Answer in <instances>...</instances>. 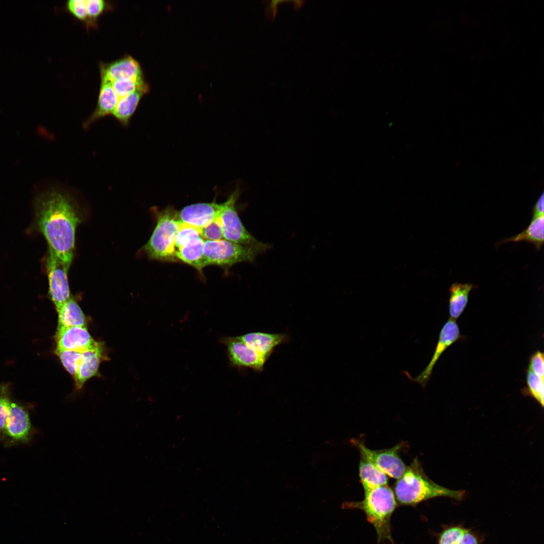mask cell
<instances>
[{
	"instance_id": "obj_28",
	"label": "cell",
	"mask_w": 544,
	"mask_h": 544,
	"mask_svg": "<svg viewBox=\"0 0 544 544\" xmlns=\"http://www.w3.org/2000/svg\"><path fill=\"white\" fill-rule=\"evenodd\" d=\"M65 8L77 19L82 21L87 29L90 28L86 0L67 1Z\"/></svg>"
},
{
	"instance_id": "obj_3",
	"label": "cell",
	"mask_w": 544,
	"mask_h": 544,
	"mask_svg": "<svg viewBox=\"0 0 544 544\" xmlns=\"http://www.w3.org/2000/svg\"><path fill=\"white\" fill-rule=\"evenodd\" d=\"M397 502L393 490L387 485L365 492L364 499L359 502L343 503V508H358L365 514L367 520L375 529L378 542H392L391 517Z\"/></svg>"
},
{
	"instance_id": "obj_20",
	"label": "cell",
	"mask_w": 544,
	"mask_h": 544,
	"mask_svg": "<svg viewBox=\"0 0 544 544\" xmlns=\"http://www.w3.org/2000/svg\"><path fill=\"white\" fill-rule=\"evenodd\" d=\"M359 478L364 492L375 488L387 485V475L372 462L361 456L359 465Z\"/></svg>"
},
{
	"instance_id": "obj_33",
	"label": "cell",
	"mask_w": 544,
	"mask_h": 544,
	"mask_svg": "<svg viewBox=\"0 0 544 544\" xmlns=\"http://www.w3.org/2000/svg\"><path fill=\"white\" fill-rule=\"evenodd\" d=\"M281 2L282 1H272L268 5L267 9L269 11L271 12L270 14L272 15L273 17H274L276 13L277 5Z\"/></svg>"
},
{
	"instance_id": "obj_27",
	"label": "cell",
	"mask_w": 544,
	"mask_h": 544,
	"mask_svg": "<svg viewBox=\"0 0 544 544\" xmlns=\"http://www.w3.org/2000/svg\"><path fill=\"white\" fill-rule=\"evenodd\" d=\"M56 353L66 370L75 377L81 363L82 352L56 349Z\"/></svg>"
},
{
	"instance_id": "obj_29",
	"label": "cell",
	"mask_w": 544,
	"mask_h": 544,
	"mask_svg": "<svg viewBox=\"0 0 544 544\" xmlns=\"http://www.w3.org/2000/svg\"><path fill=\"white\" fill-rule=\"evenodd\" d=\"M200 232L205 240L215 241L224 239L223 228L219 217L200 229Z\"/></svg>"
},
{
	"instance_id": "obj_5",
	"label": "cell",
	"mask_w": 544,
	"mask_h": 544,
	"mask_svg": "<svg viewBox=\"0 0 544 544\" xmlns=\"http://www.w3.org/2000/svg\"><path fill=\"white\" fill-rule=\"evenodd\" d=\"M265 243L261 246H251L236 243L225 239L205 240L203 266L209 265L231 266L241 262H253L260 253L269 249Z\"/></svg>"
},
{
	"instance_id": "obj_24",
	"label": "cell",
	"mask_w": 544,
	"mask_h": 544,
	"mask_svg": "<svg viewBox=\"0 0 544 544\" xmlns=\"http://www.w3.org/2000/svg\"><path fill=\"white\" fill-rule=\"evenodd\" d=\"M438 544H479L476 537L468 529L455 526L444 529Z\"/></svg>"
},
{
	"instance_id": "obj_8",
	"label": "cell",
	"mask_w": 544,
	"mask_h": 544,
	"mask_svg": "<svg viewBox=\"0 0 544 544\" xmlns=\"http://www.w3.org/2000/svg\"><path fill=\"white\" fill-rule=\"evenodd\" d=\"M46 266L49 283V294L58 312L71 298L67 277L69 268L62 264L49 248Z\"/></svg>"
},
{
	"instance_id": "obj_19",
	"label": "cell",
	"mask_w": 544,
	"mask_h": 544,
	"mask_svg": "<svg viewBox=\"0 0 544 544\" xmlns=\"http://www.w3.org/2000/svg\"><path fill=\"white\" fill-rule=\"evenodd\" d=\"M474 288L471 283H454L451 285L449 299L450 318L456 320L462 314L468 303L469 293Z\"/></svg>"
},
{
	"instance_id": "obj_31",
	"label": "cell",
	"mask_w": 544,
	"mask_h": 544,
	"mask_svg": "<svg viewBox=\"0 0 544 544\" xmlns=\"http://www.w3.org/2000/svg\"><path fill=\"white\" fill-rule=\"evenodd\" d=\"M11 401L5 393L0 394V437L4 434L6 422L9 415Z\"/></svg>"
},
{
	"instance_id": "obj_22",
	"label": "cell",
	"mask_w": 544,
	"mask_h": 544,
	"mask_svg": "<svg viewBox=\"0 0 544 544\" xmlns=\"http://www.w3.org/2000/svg\"><path fill=\"white\" fill-rule=\"evenodd\" d=\"M543 216L532 219L528 227L521 233L500 242L524 241L532 244L537 250H540L543 244Z\"/></svg>"
},
{
	"instance_id": "obj_15",
	"label": "cell",
	"mask_w": 544,
	"mask_h": 544,
	"mask_svg": "<svg viewBox=\"0 0 544 544\" xmlns=\"http://www.w3.org/2000/svg\"><path fill=\"white\" fill-rule=\"evenodd\" d=\"M238 337L267 361L278 346L286 343L289 336L284 333L253 332Z\"/></svg>"
},
{
	"instance_id": "obj_4",
	"label": "cell",
	"mask_w": 544,
	"mask_h": 544,
	"mask_svg": "<svg viewBox=\"0 0 544 544\" xmlns=\"http://www.w3.org/2000/svg\"><path fill=\"white\" fill-rule=\"evenodd\" d=\"M157 224L150 239L144 247L148 256L161 261H178L175 242L181 222L178 213L172 207L157 212Z\"/></svg>"
},
{
	"instance_id": "obj_2",
	"label": "cell",
	"mask_w": 544,
	"mask_h": 544,
	"mask_svg": "<svg viewBox=\"0 0 544 544\" xmlns=\"http://www.w3.org/2000/svg\"><path fill=\"white\" fill-rule=\"evenodd\" d=\"M400 505L416 506L436 497H445L459 500L465 492L453 490L441 486L430 480L425 473L417 457L407 466L403 475L395 483L393 490Z\"/></svg>"
},
{
	"instance_id": "obj_23",
	"label": "cell",
	"mask_w": 544,
	"mask_h": 544,
	"mask_svg": "<svg viewBox=\"0 0 544 544\" xmlns=\"http://www.w3.org/2000/svg\"><path fill=\"white\" fill-rule=\"evenodd\" d=\"M57 327L86 326L84 313L77 302L73 298L67 301L57 312Z\"/></svg>"
},
{
	"instance_id": "obj_10",
	"label": "cell",
	"mask_w": 544,
	"mask_h": 544,
	"mask_svg": "<svg viewBox=\"0 0 544 544\" xmlns=\"http://www.w3.org/2000/svg\"><path fill=\"white\" fill-rule=\"evenodd\" d=\"M225 207V202L197 203L187 206L178 213L179 220L200 229L220 216Z\"/></svg>"
},
{
	"instance_id": "obj_18",
	"label": "cell",
	"mask_w": 544,
	"mask_h": 544,
	"mask_svg": "<svg viewBox=\"0 0 544 544\" xmlns=\"http://www.w3.org/2000/svg\"><path fill=\"white\" fill-rule=\"evenodd\" d=\"M205 240L201 235L197 236L183 244L175 251L178 261L187 263L197 269L203 266V243Z\"/></svg>"
},
{
	"instance_id": "obj_7",
	"label": "cell",
	"mask_w": 544,
	"mask_h": 544,
	"mask_svg": "<svg viewBox=\"0 0 544 544\" xmlns=\"http://www.w3.org/2000/svg\"><path fill=\"white\" fill-rule=\"evenodd\" d=\"M352 442L359 450L361 456L372 462L387 475L397 480L405 471L407 466L399 454L403 443H399L390 448L374 450L367 448L362 441L354 439Z\"/></svg>"
},
{
	"instance_id": "obj_13",
	"label": "cell",
	"mask_w": 544,
	"mask_h": 544,
	"mask_svg": "<svg viewBox=\"0 0 544 544\" xmlns=\"http://www.w3.org/2000/svg\"><path fill=\"white\" fill-rule=\"evenodd\" d=\"M99 65L100 77L109 81L144 79L140 63L128 54H125L120 58L110 62H100Z\"/></svg>"
},
{
	"instance_id": "obj_6",
	"label": "cell",
	"mask_w": 544,
	"mask_h": 544,
	"mask_svg": "<svg viewBox=\"0 0 544 544\" xmlns=\"http://www.w3.org/2000/svg\"><path fill=\"white\" fill-rule=\"evenodd\" d=\"M239 195V189L237 188L225 202V207L220 215L224 239L245 245L263 246L265 243L258 241L246 230L238 216L236 202Z\"/></svg>"
},
{
	"instance_id": "obj_14",
	"label": "cell",
	"mask_w": 544,
	"mask_h": 544,
	"mask_svg": "<svg viewBox=\"0 0 544 544\" xmlns=\"http://www.w3.org/2000/svg\"><path fill=\"white\" fill-rule=\"evenodd\" d=\"M58 350L83 352L96 347L95 342L86 326L57 327L56 333Z\"/></svg>"
},
{
	"instance_id": "obj_11",
	"label": "cell",
	"mask_w": 544,
	"mask_h": 544,
	"mask_svg": "<svg viewBox=\"0 0 544 544\" xmlns=\"http://www.w3.org/2000/svg\"><path fill=\"white\" fill-rule=\"evenodd\" d=\"M460 336L459 328L456 320L449 318L440 330L435 350L428 365L419 375L413 378V380L422 386L425 387L433 369L442 354L458 341Z\"/></svg>"
},
{
	"instance_id": "obj_17",
	"label": "cell",
	"mask_w": 544,
	"mask_h": 544,
	"mask_svg": "<svg viewBox=\"0 0 544 544\" xmlns=\"http://www.w3.org/2000/svg\"><path fill=\"white\" fill-rule=\"evenodd\" d=\"M102 356L101 344L82 352V357L74 377L77 388L80 389L84 383L97 373Z\"/></svg>"
},
{
	"instance_id": "obj_16",
	"label": "cell",
	"mask_w": 544,
	"mask_h": 544,
	"mask_svg": "<svg viewBox=\"0 0 544 544\" xmlns=\"http://www.w3.org/2000/svg\"><path fill=\"white\" fill-rule=\"evenodd\" d=\"M100 86L96 107L92 113L84 121L85 128L89 127L98 119L106 116L112 115L118 102V98L111 82L104 77H100Z\"/></svg>"
},
{
	"instance_id": "obj_25",
	"label": "cell",
	"mask_w": 544,
	"mask_h": 544,
	"mask_svg": "<svg viewBox=\"0 0 544 544\" xmlns=\"http://www.w3.org/2000/svg\"><path fill=\"white\" fill-rule=\"evenodd\" d=\"M526 382L527 391L528 394L536 400L541 407H543L544 403V379H541L532 371L528 369L526 376Z\"/></svg>"
},
{
	"instance_id": "obj_12",
	"label": "cell",
	"mask_w": 544,
	"mask_h": 544,
	"mask_svg": "<svg viewBox=\"0 0 544 544\" xmlns=\"http://www.w3.org/2000/svg\"><path fill=\"white\" fill-rule=\"evenodd\" d=\"M31 432L32 425L28 411L23 406L11 402L4 434L10 441L25 443L29 441Z\"/></svg>"
},
{
	"instance_id": "obj_9",
	"label": "cell",
	"mask_w": 544,
	"mask_h": 544,
	"mask_svg": "<svg viewBox=\"0 0 544 544\" xmlns=\"http://www.w3.org/2000/svg\"><path fill=\"white\" fill-rule=\"evenodd\" d=\"M224 343L231 364L236 367L248 368L261 372L266 362L238 336L227 337Z\"/></svg>"
},
{
	"instance_id": "obj_32",
	"label": "cell",
	"mask_w": 544,
	"mask_h": 544,
	"mask_svg": "<svg viewBox=\"0 0 544 544\" xmlns=\"http://www.w3.org/2000/svg\"><path fill=\"white\" fill-rule=\"evenodd\" d=\"M544 196L542 193L537 199L532 211V219L543 216L544 214Z\"/></svg>"
},
{
	"instance_id": "obj_1",
	"label": "cell",
	"mask_w": 544,
	"mask_h": 544,
	"mask_svg": "<svg viewBox=\"0 0 544 544\" xmlns=\"http://www.w3.org/2000/svg\"><path fill=\"white\" fill-rule=\"evenodd\" d=\"M81 218L76 203L66 193L52 191L38 202L36 223L38 230L49 248L69 268L74 258L76 231Z\"/></svg>"
},
{
	"instance_id": "obj_21",
	"label": "cell",
	"mask_w": 544,
	"mask_h": 544,
	"mask_svg": "<svg viewBox=\"0 0 544 544\" xmlns=\"http://www.w3.org/2000/svg\"><path fill=\"white\" fill-rule=\"evenodd\" d=\"M149 89H139L119 100L112 115L121 125L126 126L134 113L143 96Z\"/></svg>"
},
{
	"instance_id": "obj_26",
	"label": "cell",
	"mask_w": 544,
	"mask_h": 544,
	"mask_svg": "<svg viewBox=\"0 0 544 544\" xmlns=\"http://www.w3.org/2000/svg\"><path fill=\"white\" fill-rule=\"evenodd\" d=\"M90 28H97L99 17L105 12L112 10L113 5L105 0H86Z\"/></svg>"
},
{
	"instance_id": "obj_30",
	"label": "cell",
	"mask_w": 544,
	"mask_h": 544,
	"mask_svg": "<svg viewBox=\"0 0 544 544\" xmlns=\"http://www.w3.org/2000/svg\"><path fill=\"white\" fill-rule=\"evenodd\" d=\"M528 369L544 379V362L542 352L537 351L531 355Z\"/></svg>"
}]
</instances>
